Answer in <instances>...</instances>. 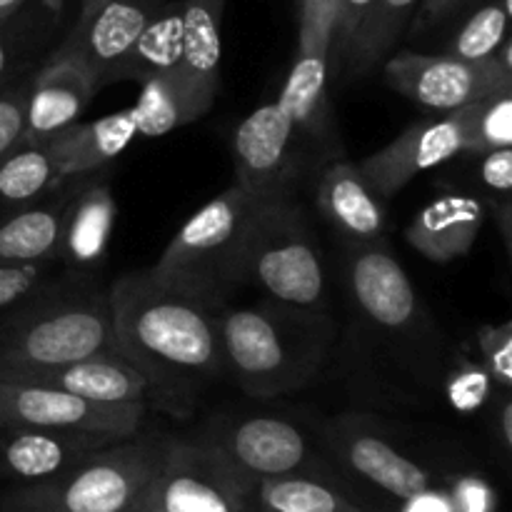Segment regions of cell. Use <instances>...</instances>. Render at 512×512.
<instances>
[{
    "mask_svg": "<svg viewBox=\"0 0 512 512\" xmlns=\"http://www.w3.org/2000/svg\"><path fill=\"white\" fill-rule=\"evenodd\" d=\"M60 180L43 143H18L0 155V215L38 203Z\"/></svg>",
    "mask_w": 512,
    "mask_h": 512,
    "instance_id": "cell-27",
    "label": "cell"
},
{
    "mask_svg": "<svg viewBox=\"0 0 512 512\" xmlns=\"http://www.w3.org/2000/svg\"><path fill=\"white\" fill-rule=\"evenodd\" d=\"M165 440L130 438L93 450L48 480L0 498V512H125L153 480Z\"/></svg>",
    "mask_w": 512,
    "mask_h": 512,
    "instance_id": "cell-6",
    "label": "cell"
},
{
    "mask_svg": "<svg viewBox=\"0 0 512 512\" xmlns=\"http://www.w3.org/2000/svg\"><path fill=\"white\" fill-rule=\"evenodd\" d=\"M255 500L270 512H363L330 485L303 475L258 480Z\"/></svg>",
    "mask_w": 512,
    "mask_h": 512,
    "instance_id": "cell-29",
    "label": "cell"
},
{
    "mask_svg": "<svg viewBox=\"0 0 512 512\" xmlns=\"http://www.w3.org/2000/svg\"><path fill=\"white\" fill-rule=\"evenodd\" d=\"M348 280L355 303L380 328L403 330L418 320L420 303L413 283L383 245H353L348 255Z\"/></svg>",
    "mask_w": 512,
    "mask_h": 512,
    "instance_id": "cell-16",
    "label": "cell"
},
{
    "mask_svg": "<svg viewBox=\"0 0 512 512\" xmlns=\"http://www.w3.org/2000/svg\"><path fill=\"white\" fill-rule=\"evenodd\" d=\"M315 200L328 223L353 245L378 243L383 238V205L365 183L358 163L338 160V163L328 165L325 173L320 175Z\"/></svg>",
    "mask_w": 512,
    "mask_h": 512,
    "instance_id": "cell-20",
    "label": "cell"
},
{
    "mask_svg": "<svg viewBox=\"0 0 512 512\" xmlns=\"http://www.w3.org/2000/svg\"><path fill=\"white\" fill-rule=\"evenodd\" d=\"M385 80L405 98L450 113L488 95L512 90L510 40L505 38L498 53L483 60L405 50L385 60Z\"/></svg>",
    "mask_w": 512,
    "mask_h": 512,
    "instance_id": "cell-9",
    "label": "cell"
},
{
    "mask_svg": "<svg viewBox=\"0 0 512 512\" xmlns=\"http://www.w3.org/2000/svg\"><path fill=\"white\" fill-rule=\"evenodd\" d=\"M125 512H165V510L160 508V505L155 503L153 498H148V495H145V490H143V493H140L138 498H135V503L130 505V508L125 510Z\"/></svg>",
    "mask_w": 512,
    "mask_h": 512,
    "instance_id": "cell-44",
    "label": "cell"
},
{
    "mask_svg": "<svg viewBox=\"0 0 512 512\" xmlns=\"http://www.w3.org/2000/svg\"><path fill=\"white\" fill-rule=\"evenodd\" d=\"M200 443L210 445L253 483L265 478L298 475L308 465L310 448L293 423L268 415L223 418L210 423Z\"/></svg>",
    "mask_w": 512,
    "mask_h": 512,
    "instance_id": "cell-10",
    "label": "cell"
},
{
    "mask_svg": "<svg viewBox=\"0 0 512 512\" xmlns=\"http://www.w3.org/2000/svg\"><path fill=\"white\" fill-rule=\"evenodd\" d=\"M68 188L70 178H65L38 203L0 215V265L40 263V260L58 263L60 220L68 200Z\"/></svg>",
    "mask_w": 512,
    "mask_h": 512,
    "instance_id": "cell-24",
    "label": "cell"
},
{
    "mask_svg": "<svg viewBox=\"0 0 512 512\" xmlns=\"http://www.w3.org/2000/svg\"><path fill=\"white\" fill-rule=\"evenodd\" d=\"M463 153H468V128L458 108L445 118L410 125L385 148L360 160L358 170L378 198H393L410 180Z\"/></svg>",
    "mask_w": 512,
    "mask_h": 512,
    "instance_id": "cell-11",
    "label": "cell"
},
{
    "mask_svg": "<svg viewBox=\"0 0 512 512\" xmlns=\"http://www.w3.org/2000/svg\"><path fill=\"white\" fill-rule=\"evenodd\" d=\"M98 90L88 63L60 43L50 58L30 73L20 143H43L58 130L78 123Z\"/></svg>",
    "mask_w": 512,
    "mask_h": 512,
    "instance_id": "cell-15",
    "label": "cell"
},
{
    "mask_svg": "<svg viewBox=\"0 0 512 512\" xmlns=\"http://www.w3.org/2000/svg\"><path fill=\"white\" fill-rule=\"evenodd\" d=\"M28 383L68 390V393L83 395V398L98 400V403L145 405V408L165 410L173 415L170 400L165 398L163 390L120 353L90 355V358L75 360L63 368L48 370Z\"/></svg>",
    "mask_w": 512,
    "mask_h": 512,
    "instance_id": "cell-17",
    "label": "cell"
},
{
    "mask_svg": "<svg viewBox=\"0 0 512 512\" xmlns=\"http://www.w3.org/2000/svg\"><path fill=\"white\" fill-rule=\"evenodd\" d=\"M485 223L483 203L468 195H443L425 205L408 228V243L433 263H450L473 250Z\"/></svg>",
    "mask_w": 512,
    "mask_h": 512,
    "instance_id": "cell-23",
    "label": "cell"
},
{
    "mask_svg": "<svg viewBox=\"0 0 512 512\" xmlns=\"http://www.w3.org/2000/svg\"><path fill=\"white\" fill-rule=\"evenodd\" d=\"M168 0H83L63 45L93 70L98 88L118 83L125 55Z\"/></svg>",
    "mask_w": 512,
    "mask_h": 512,
    "instance_id": "cell-12",
    "label": "cell"
},
{
    "mask_svg": "<svg viewBox=\"0 0 512 512\" xmlns=\"http://www.w3.org/2000/svg\"><path fill=\"white\" fill-rule=\"evenodd\" d=\"M335 448L348 468L363 475L368 483L378 485L385 493L400 500H408L423 490L433 488V478L428 470L415 460L405 458L398 448L380 438L375 430L345 425L335 435Z\"/></svg>",
    "mask_w": 512,
    "mask_h": 512,
    "instance_id": "cell-22",
    "label": "cell"
},
{
    "mask_svg": "<svg viewBox=\"0 0 512 512\" xmlns=\"http://www.w3.org/2000/svg\"><path fill=\"white\" fill-rule=\"evenodd\" d=\"M263 198L238 183L223 190L178 230L150 270L163 283L223 310L245 283V245Z\"/></svg>",
    "mask_w": 512,
    "mask_h": 512,
    "instance_id": "cell-4",
    "label": "cell"
},
{
    "mask_svg": "<svg viewBox=\"0 0 512 512\" xmlns=\"http://www.w3.org/2000/svg\"><path fill=\"white\" fill-rule=\"evenodd\" d=\"M500 443L505 450L512 448V405L508 400L500 408Z\"/></svg>",
    "mask_w": 512,
    "mask_h": 512,
    "instance_id": "cell-43",
    "label": "cell"
},
{
    "mask_svg": "<svg viewBox=\"0 0 512 512\" xmlns=\"http://www.w3.org/2000/svg\"><path fill=\"white\" fill-rule=\"evenodd\" d=\"M135 135L138 130H135L133 110L128 108L90 123L68 125L43 140V145L53 158L58 175L65 180L98 173L105 163L118 158L133 143Z\"/></svg>",
    "mask_w": 512,
    "mask_h": 512,
    "instance_id": "cell-21",
    "label": "cell"
},
{
    "mask_svg": "<svg viewBox=\"0 0 512 512\" xmlns=\"http://www.w3.org/2000/svg\"><path fill=\"white\" fill-rule=\"evenodd\" d=\"M235 183L250 193H288L298 170V130L280 103L255 108L233 135Z\"/></svg>",
    "mask_w": 512,
    "mask_h": 512,
    "instance_id": "cell-14",
    "label": "cell"
},
{
    "mask_svg": "<svg viewBox=\"0 0 512 512\" xmlns=\"http://www.w3.org/2000/svg\"><path fill=\"white\" fill-rule=\"evenodd\" d=\"M253 512H270V510H265V508H260V505H255Z\"/></svg>",
    "mask_w": 512,
    "mask_h": 512,
    "instance_id": "cell-46",
    "label": "cell"
},
{
    "mask_svg": "<svg viewBox=\"0 0 512 512\" xmlns=\"http://www.w3.org/2000/svg\"><path fill=\"white\" fill-rule=\"evenodd\" d=\"M25 0H0V20H8L18 10H23Z\"/></svg>",
    "mask_w": 512,
    "mask_h": 512,
    "instance_id": "cell-45",
    "label": "cell"
},
{
    "mask_svg": "<svg viewBox=\"0 0 512 512\" xmlns=\"http://www.w3.org/2000/svg\"><path fill=\"white\" fill-rule=\"evenodd\" d=\"M30 38V23L20 15V10L8 20H0V88L23 75Z\"/></svg>",
    "mask_w": 512,
    "mask_h": 512,
    "instance_id": "cell-35",
    "label": "cell"
},
{
    "mask_svg": "<svg viewBox=\"0 0 512 512\" xmlns=\"http://www.w3.org/2000/svg\"><path fill=\"white\" fill-rule=\"evenodd\" d=\"M225 373L253 398H278L315 378L330 343L325 315L288 308H223L218 313Z\"/></svg>",
    "mask_w": 512,
    "mask_h": 512,
    "instance_id": "cell-3",
    "label": "cell"
},
{
    "mask_svg": "<svg viewBox=\"0 0 512 512\" xmlns=\"http://www.w3.org/2000/svg\"><path fill=\"white\" fill-rule=\"evenodd\" d=\"M108 298L118 353L163 390L175 418H188L200 390L225 375L220 310L163 283L153 270L120 275Z\"/></svg>",
    "mask_w": 512,
    "mask_h": 512,
    "instance_id": "cell-1",
    "label": "cell"
},
{
    "mask_svg": "<svg viewBox=\"0 0 512 512\" xmlns=\"http://www.w3.org/2000/svg\"><path fill=\"white\" fill-rule=\"evenodd\" d=\"M65 273L0 323V380H28L100 353H118L103 290Z\"/></svg>",
    "mask_w": 512,
    "mask_h": 512,
    "instance_id": "cell-2",
    "label": "cell"
},
{
    "mask_svg": "<svg viewBox=\"0 0 512 512\" xmlns=\"http://www.w3.org/2000/svg\"><path fill=\"white\" fill-rule=\"evenodd\" d=\"M448 495L455 512H495V503H498L495 490L475 475L460 478Z\"/></svg>",
    "mask_w": 512,
    "mask_h": 512,
    "instance_id": "cell-38",
    "label": "cell"
},
{
    "mask_svg": "<svg viewBox=\"0 0 512 512\" xmlns=\"http://www.w3.org/2000/svg\"><path fill=\"white\" fill-rule=\"evenodd\" d=\"M245 283H255L275 305L325 315L323 253L308 215L293 193L265 195L245 245Z\"/></svg>",
    "mask_w": 512,
    "mask_h": 512,
    "instance_id": "cell-5",
    "label": "cell"
},
{
    "mask_svg": "<svg viewBox=\"0 0 512 512\" xmlns=\"http://www.w3.org/2000/svg\"><path fill=\"white\" fill-rule=\"evenodd\" d=\"M478 345L483 353V368L505 390L512 385V323L483 325L478 330Z\"/></svg>",
    "mask_w": 512,
    "mask_h": 512,
    "instance_id": "cell-34",
    "label": "cell"
},
{
    "mask_svg": "<svg viewBox=\"0 0 512 512\" xmlns=\"http://www.w3.org/2000/svg\"><path fill=\"white\" fill-rule=\"evenodd\" d=\"M373 5V0H335V25H333V45H330V53L343 63L345 53H348L350 43L355 38V30H358L360 20L365 18L368 8ZM330 55V58H333Z\"/></svg>",
    "mask_w": 512,
    "mask_h": 512,
    "instance_id": "cell-37",
    "label": "cell"
},
{
    "mask_svg": "<svg viewBox=\"0 0 512 512\" xmlns=\"http://www.w3.org/2000/svg\"><path fill=\"white\" fill-rule=\"evenodd\" d=\"M335 0H300V33L295 53H323L330 58Z\"/></svg>",
    "mask_w": 512,
    "mask_h": 512,
    "instance_id": "cell-33",
    "label": "cell"
},
{
    "mask_svg": "<svg viewBox=\"0 0 512 512\" xmlns=\"http://www.w3.org/2000/svg\"><path fill=\"white\" fill-rule=\"evenodd\" d=\"M95 173L70 178L68 200L60 220L58 263L68 273H88L108 253L115 228V198L110 185Z\"/></svg>",
    "mask_w": 512,
    "mask_h": 512,
    "instance_id": "cell-18",
    "label": "cell"
},
{
    "mask_svg": "<svg viewBox=\"0 0 512 512\" xmlns=\"http://www.w3.org/2000/svg\"><path fill=\"white\" fill-rule=\"evenodd\" d=\"M98 448H105V443L80 435L40 428H0V480L20 485L48 480Z\"/></svg>",
    "mask_w": 512,
    "mask_h": 512,
    "instance_id": "cell-19",
    "label": "cell"
},
{
    "mask_svg": "<svg viewBox=\"0 0 512 512\" xmlns=\"http://www.w3.org/2000/svg\"><path fill=\"white\" fill-rule=\"evenodd\" d=\"M60 278L63 275H58V263L53 260L0 265V323Z\"/></svg>",
    "mask_w": 512,
    "mask_h": 512,
    "instance_id": "cell-32",
    "label": "cell"
},
{
    "mask_svg": "<svg viewBox=\"0 0 512 512\" xmlns=\"http://www.w3.org/2000/svg\"><path fill=\"white\" fill-rule=\"evenodd\" d=\"M180 53H183V0H168L125 55L118 80H135L143 85L155 78H168L178 68Z\"/></svg>",
    "mask_w": 512,
    "mask_h": 512,
    "instance_id": "cell-25",
    "label": "cell"
},
{
    "mask_svg": "<svg viewBox=\"0 0 512 512\" xmlns=\"http://www.w3.org/2000/svg\"><path fill=\"white\" fill-rule=\"evenodd\" d=\"M510 0H490L465 18L455 38L448 43L445 55L463 60H483L498 53L508 38Z\"/></svg>",
    "mask_w": 512,
    "mask_h": 512,
    "instance_id": "cell-30",
    "label": "cell"
},
{
    "mask_svg": "<svg viewBox=\"0 0 512 512\" xmlns=\"http://www.w3.org/2000/svg\"><path fill=\"white\" fill-rule=\"evenodd\" d=\"M418 5L420 0H373L343 58L350 73H368L373 65H378L393 50L395 40L410 23Z\"/></svg>",
    "mask_w": 512,
    "mask_h": 512,
    "instance_id": "cell-28",
    "label": "cell"
},
{
    "mask_svg": "<svg viewBox=\"0 0 512 512\" xmlns=\"http://www.w3.org/2000/svg\"><path fill=\"white\" fill-rule=\"evenodd\" d=\"M403 503V512H455L448 490H423V493L413 495V498L403 500Z\"/></svg>",
    "mask_w": 512,
    "mask_h": 512,
    "instance_id": "cell-42",
    "label": "cell"
},
{
    "mask_svg": "<svg viewBox=\"0 0 512 512\" xmlns=\"http://www.w3.org/2000/svg\"><path fill=\"white\" fill-rule=\"evenodd\" d=\"M465 5V0H420L418 5V20L415 25L418 28H435L443 20H448L455 10H460Z\"/></svg>",
    "mask_w": 512,
    "mask_h": 512,
    "instance_id": "cell-41",
    "label": "cell"
},
{
    "mask_svg": "<svg viewBox=\"0 0 512 512\" xmlns=\"http://www.w3.org/2000/svg\"><path fill=\"white\" fill-rule=\"evenodd\" d=\"M255 485L210 445L165 440L145 495L165 512H253L258 505Z\"/></svg>",
    "mask_w": 512,
    "mask_h": 512,
    "instance_id": "cell-8",
    "label": "cell"
},
{
    "mask_svg": "<svg viewBox=\"0 0 512 512\" xmlns=\"http://www.w3.org/2000/svg\"><path fill=\"white\" fill-rule=\"evenodd\" d=\"M480 180H483V185L490 193L508 200L512 190V148H495L483 153Z\"/></svg>",
    "mask_w": 512,
    "mask_h": 512,
    "instance_id": "cell-39",
    "label": "cell"
},
{
    "mask_svg": "<svg viewBox=\"0 0 512 512\" xmlns=\"http://www.w3.org/2000/svg\"><path fill=\"white\" fill-rule=\"evenodd\" d=\"M228 0H183V53L163 80L173 93L183 125L215 105L220 85V25Z\"/></svg>",
    "mask_w": 512,
    "mask_h": 512,
    "instance_id": "cell-13",
    "label": "cell"
},
{
    "mask_svg": "<svg viewBox=\"0 0 512 512\" xmlns=\"http://www.w3.org/2000/svg\"><path fill=\"white\" fill-rule=\"evenodd\" d=\"M145 405H113L38 383L0 380V428H40L93 438L105 445L140 433Z\"/></svg>",
    "mask_w": 512,
    "mask_h": 512,
    "instance_id": "cell-7",
    "label": "cell"
},
{
    "mask_svg": "<svg viewBox=\"0 0 512 512\" xmlns=\"http://www.w3.org/2000/svg\"><path fill=\"white\" fill-rule=\"evenodd\" d=\"M468 128V153L483 155L495 148H512V90L463 105Z\"/></svg>",
    "mask_w": 512,
    "mask_h": 512,
    "instance_id": "cell-31",
    "label": "cell"
},
{
    "mask_svg": "<svg viewBox=\"0 0 512 512\" xmlns=\"http://www.w3.org/2000/svg\"><path fill=\"white\" fill-rule=\"evenodd\" d=\"M30 75H18L8 85L0 88V155L23 138V118H25V95H28Z\"/></svg>",
    "mask_w": 512,
    "mask_h": 512,
    "instance_id": "cell-36",
    "label": "cell"
},
{
    "mask_svg": "<svg viewBox=\"0 0 512 512\" xmlns=\"http://www.w3.org/2000/svg\"><path fill=\"white\" fill-rule=\"evenodd\" d=\"M488 383L490 375L483 365H468L463 373H458L453 385H450V398L455 400V405L460 410H473L485 400Z\"/></svg>",
    "mask_w": 512,
    "mask_h": 512,
    "instance_id": "cell-40",
    "label": "cell"
},
{
    "mask_svg": "<svg viewBox=\"0 0 512 512\" xmlns=\"http://www.w3.org/2000/svg\"><path fill=\"white\" fill-rule=\"evenodd\" d=\"M330 58L323 53H295L278 103L293 120L298 135L330 143V113L325 98Z\"/></svg>",
    "mask_w": 512,
    "mask_h": 512,
    "instance_id": "cell-26",
    "label": "cell"
}]
</instances>
